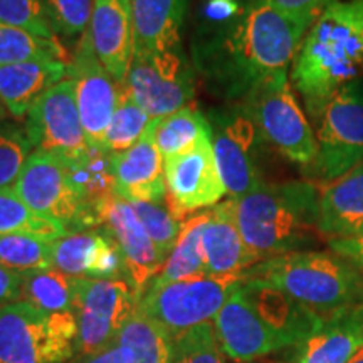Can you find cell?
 <instances>
[{
	"instance_id": "6da1fadb",
	"label": "cell",
	"mask_w": 363,
	"mask_h": 363,
	"mask_svg": "<svg viewBox=\"0 0 363 363\" xmlns=\"http://www.w3.org/2000/svg\"><path fill=\"white\" fill-rule=\"evenodd\" d=\"M315 21L247 0L229 29L195 48V66L225 96L246 98L262 81L288 72Z\"/></svg>"
},
{
	"instance_id": "b9f144b4",
	"label": "cell",
	"mask_w": 363,
	"mask_h": 363,
	"mask_svg": "<svg viewBox=\"0 0 363 363\" xmlns=\"http://www.w3.org/2000/svg\"><path fill=\"white\" fill-rule=\"evenodd\" d=\"M261 2L269 4L271 7L278 11L293 13V16H305L318 19L320 13L325 11L330 4L337 0H261Z\"/></svg>"
},
{
	"instance_id": "1f68e13d",
	"label": "cell",
	"mask_w": 363,
	"mask_h": 363,
	"mask_svg": "<svg viewBox=\"0 0 363 363\" xmlns=\"http://www.w3.org/2000/svg\"><path fill=\"white\" fill-rule=\"evenodd\" d=\"M150 123L152 118L135 103L126 84H121L115 113L104 133L101 148L110 153L125 152L142 138Z\"/></svg>"
},
{
	"instance_id": "8992f818",
	"label": "cell",
	"mask_w": 363,
	"mask_h": 363,
	"mask_svg": "<svg viewBox=\"0 0 363 363\" xmlns=\"http://www.w3.org/2000/svg\"><path fill=\"white\" fill-rule=\"evenodd\" d=\"M12 190L30 211L59 222L67 233H84L101 225L98 211L86 202L69 163L62 158L34 150Z\"/></svg>"
},
{
	"instance_id": "d6a6232c",
	"label": "cell",
	"mask_w": 363,
	"mask_h": 363,
	"mask_svg": "<svg viewBox=\"0 0 363 363\" xmlns=\"http://www.w3.org/2000/svg\"><path fill=\"white\" fill-rule=\"evenodd\" d=\"M72 177L83 192L86 202L98 207L115 195V177L111 170V153L103 148L91 147L83 160L69 163Z\"/></svg>"
},
{
	"instance_id": "4fadbf2b",
	"label": "cell",
	"mask_w": 363,
	"mask_h": 363,
	"mask_svg": "<svg viewBox=\"0 0 363 363\" xmlns=\"http://www.w3.org/2000/svg\"><path fill=\"white\" fill-rule=\"evenodd\" d=\"M212 148L227 195L239 199L262 187L259 143L264 142L246 111L214 116Z\"/></svg>"
},
{
	"instance_id": "74e56055",
	"label": "cell",
	"mask_w": 363,
	"mask_h": 363,
	"mask_svg": "<svg viewBox=\"0 0 363 363\" xmlns=\"http://www.w3.org/2000/svg\"><path fill=\"white\" fill-rule=\"evenodd\" d=\"M133 206L136 216L142 222L145 230L153 240L158 251L163 257H169L170 252L174 251L177 239L180 234V224L170 212L169 207L163 203L153 202H130Z\"/></svg>"
},
{
	"instance_id": "8fae6325",
	"label": "cell",
	"mask_w": 363,
	"mask_h": 363,
	"mask_svg": "<svg viewBox=\"0 0 363 363\" xmlns=\"http://www.w3.org/2000/svg\"><path fill=\"white\" fill-rule=\"evenodd\" d=\"M24 128L34 150L67 163L83 160L91 150L71 79L61 81L35 101L27 113Z\"/></svg>"
},
{
	"instance_id": "cb8c5ba5",
	"label": "cell",
	"mask_w": 363,
	"mask_h": 363,
	"mask_svg": "<svg viewBox=\"0 0 363 363\" xmlns=\"http://www.w3.org/2000/svg\"><path fill=\"white\" fill-rule=\"evenodd\" d=\"M66 61L43 59L0 67V99L9 115L22 120L35 101L54 86L65 81Z\"/></svg>"
},
{
	"instance_id": "8d00e7d4",
	"label": "cell",
	"mask_w": 363,
	"mask_h": 363,
	"mask_svg": "<svg viewBox=\"0 0 363 363\" xmlns=\"http://www.w3.org/2000/svg\"><path fill=\"white\" fill-rule=\"evenodd\" d=\"M33 152L26 128L9 121L0 123V190L13 187Z\"/></svg>"
},
{
	"instance_id": "e0dca14e",
	"label": "cell",
	"mask_w": 363,
	"mask_h": 363,
	"mask_svg": "<svg viewBox=\"0 0 363 363\" xmlns=\"http://www.w3.org/2000/svg\"><path fill=\"white\" fill-rule=\"evenodd\" d=\"M240 284L227 298L212 325L224 355L235 362H252L284 347L254 311Z\"/></svg>"
},
{
	"instance_id": "3957f363",
	"label": "cell",
	"mask_w": 363,
	"mask_h": 363,
	"mask_svg": "<svg viewBox=\"0 0 363 363\" xmlns=\"http://www.w3.org/2000/svg\"><path fill=\"white\" fill-rule=\"evenodd\" d=\"M234 206L240 234L261 261L315 251L328 240L320 229V190L310 182L264 184Z\"/></svg>"
},
{
	"instance_id": "bcb514c9",
	"label": "cell",
	"mask_w": 363,
	"mask_h": 363,
	"mask_svg": "<svg viewBox=\"0 0 363 363\" xmlns=\"http://www.w3.org/2000/svg\"><path fill=\"white\" fill-rule=\"evenodd\" d=\"M7 116H9L7 108L4 106L2 99H0V123H4V121H7Z\"/></svg>"
},
{
	"instance_id": "9a60e30c",
	"label": "cell",
	"mask_w": 363,
	"mask_h": 363,
	"mask_svg": "<svg viewBox=\"0 0 363 363\" xmlns=\"http://www.w3.org/2000/svg\"><path fill=\"white\" fill-rule=\"evenodd\" d=\"M67 76L74 83L76 103L88 145L101 148L104 133L115 113L120 86L99 62L88 33L79 40L74 57L67 66Z\"/></svg>"
},
{
	"instance_id": "7bdbcfd3",
	"label": "cell",
	"mask_w": 363,
	"mask_h": 363,
	"mask_svg": "<svg viewBox=\"0 0 363 363\" xmlns=\"http://www.w3.org/2000/svg\"><path fill=\"white\" fill-rule=\"evenodd\" d=\"M22 299V272L0 264V306Z\"/></svg>"
},
{
	"instance_id": "7c38bea8",
	"label": "cell",
	"mask_w": 363,
	"mask_h": 363,
	"mask_svg": "<svg viewBox=\"0 0 363 363\" xmlns=\"http://www.w3.org/2000/svg\"><path fill=\"white\" fill-rule=\"evenodd\" d=\"M125 84L152 120L182 110L194 98V74L180 49L152 56L135 54Z\"/></svg>"
},
{
	"instance_id": "7a4b0ae2",
	"label": "cell",
	"mask_w": 363,
	"mask_h": 363,
	"mask_svg": "<svg viewBox=\"0 0 363 363\" xmlns=\"http://www.w3.org/2000/svg\"><path fill=\"white\" fill-rule=\"evenodd\" d=\"M363 76V0H337L313 22L291 79L313 120L338 91Z\"/></svg>"
},
{
	"instance_id": "4dcf8cb0",
	"label": "cell",
	"mask_w": 363,
	"mask_h": 363,
	"mask_svg": "<svg viewBox=\"0 0 363 363\" xmlns=\"http://www.w3.org/2000/svg\"><path fill=\"white\" fill-rule=\"evenodd\" d=\"M43 59H62L66 51L57 39H44L0 21V67Z\"/></svg>"
},
{
	"instance_id": "2e32d148",
	"label": "cell",
	"mask_w": 363,
	"mask_h": 363,
	"mask_svg": "<svg viewBox=\"0 0 363 363\" xmlns=\"http://www.w3.org/2000/svg\"><path fill=\"white\" fill-rule=\"evenodd\" d=\"M98 216L120 247L126 281L142 298L150 281L155 278L167 259L150 239L133 206L120 195L115 194L103 202L98 207Z\"/></svg>"
},
{
	"instance_id": "d590c367",
	"label": "cell",
	"mask_w": 363,
	"mask_h": 363,
	"mask_svg": "<svg viewBox=\"0 0 363 363\" xmlns=\"http://www.w3.org/2000/svg\"><path fill=\"white\" fill-rule=\"evenodd\" d=\"M170 363H225L214 325H199L172 338Z\"/></svg>"
},
{
	"instance_id": "f6af8a7d",
	"label": "cell",
	"mask_w": 363,
	"mask_h": 363,
	"mask_svg": "<svg viewBox=\"0 0 363 363\" xmlns=\"http://www.w3.org/2000/svg\"><path fill=\"white\" fill-rule=\"evenodd\" d=\"M79 363H126V360L123 353L120 350V347H118L115 342L108 348H104V350L86 357L84 360H81Z\"/></svg>"
},
{
	"instance_id": "277c9868",
	"label": "cell",
	"mask_w": 363,
	"mask_h": 363,
	"mask_svg": "<svg viewBox=\"0 0 363 363\" xmlns=\"http://www.w3.org/2000/svg\"><path fill=\"white\" fill-rule=\"evenodd\" d=\"M242 279L274 286L323 316L363 299L362 274L335 252L303 251L269 257L244 272Z\"/></svg>"
},
{
	"instance_id": "52a82bcc",
	"label": "cell",
	"mask_w": 363,
	"mask_h": 363,
	"mask_svg": "<svg viewBox=\"0 0 363 363\" xmlns=\"http://www.w3.org/2000/svg\"><path fill=\"white\" fill-rule=\"evenodd\" d=\"M242 110L276 152L298 165H311L318 142L293 94L288 72L267 78L251 89Z\"/></svg>"
},
{
	"instance_id": "e575fe53",
	"label": "cell",
	"mask_w": 363,
	"mask_h": 363,
	"mask_svg": "<svg viewBox=\"0 0 363 363\" xmlns=\"http://www.w3.org/2000/svg\"><path fill=\"white\" fill-rule=\"evenodd\" d=\"M0 264L17 272L51 269V242L29 234L0 235Z\"/></svg>"
},
{
	"instance_id": "c3c4849f",
	"label": "cell",
	"mask_w": 363,
	"mask_h": 363,
	"mask_svg": "<svg viewBox=\"0 0 363 363\" xmlns=\"http://www.w3.org/2000/svg\"><path fill=\"white\" fill-rule=\"evenodd\" d=\"M360 165H363V158H362V162H360Z\"/></svg>"
},
{
	"instance_id": "5b68a950",
	"label": "cell",
	"mask_w": 363,
	"mask_h": 363,
	"mask_svg": "<svg viewBox=\"0 0 363 363\" xmlns=\"http://www.w3.org/2000/svg\"><path fill=\"white\" fill-rule=\"evenodd\" d=\"M76 340L72 311L48 313L26 299L0 306V363H66Z\"/></svg>"
},
{
	"instance_id": "f1b7e54d",
	"label": "cell",
	"mask_w": 363,
	"mask_h": 363,
	"mask_svg": "<svg viewBox=\"0 0 363 363\" xmlns=\"http://www.w3.org/2000/svg\"><path fill=\"white\" fill-rule=\"evenodd\" d=\"M22 299L48 313L74 311V278L56 267L22 272Z\"/></svg>"
},
{
	"instance_id": "d4e9b609",
	"label": "cell",
	"mask_w": 363,
	"mask_h": 363,
	"mask_svg": "<svg viewBox=\"0 0 363 363\" xmlns=\"http://www.w3.org/2000/svg\"><path fill=\"white\" fill-rule=\"evenodd\" d=\"M363 227V165L320 190V229L326 239L342 238Z\"/></svg>"
},
{
	"instance_id": "60d3db41",
	"label": "cell",
	"mask_w": 363,
	"mask_h": 363,
	"mask_svg": "<svg viewBox=\"0 0 363 363\" xmlns=\"http://www.w3.org/2000/svg\"><path fill=\"white\" fill-rule=\"evenodd\" d=\"M326 244L337 256L343 257L357 269H363V227L353 234L342 235V238H330Z\"/></svg>"
},
{
	"instance_id": "f546056e",
	"label": "cell",
	"mask_w": 363,
	"mask_h": 363,
	"mask_svg": "<svg viewBox=\"0 0 363 363\" xmlns=\"http://www.w3.org/2000/svg\"><path fill=\"white\" fill-rule=\"evenodd\" d=\"M4 234H29L52 242L69 233L59 222L30 211L13 194L12 189H2L0 190V235Z\"/></svg>"
},
{
	"instance_id": "ab89813d",
	"label": "cell",
	"mask_w": 363,
	"mask_h": 363,
	"mask_svg": "<svg viewBox=\"0 0 363 363\" xmlns=\"http://www.w3.org/2000/svg\"><path fill=\"white\" fill-rule=\"evenodd\" d=\"M0 21L44 39H57L45 17L43 0H0Z\"/></svg>"
},
{
	"instance_id": "7402d4cb",
	"label": "cell",
	"mask_w": 363,
	"mask_h": 363,
	"mask_svg": "<svg viewBox=\"0 0 363 363\" xmlns=\"http://www.w3.org/2000/svg\"><path fill=\"white\" fill-rule=\"evenodd\" d=\"M362 347L363 299L325 315L321 328L294 347V363H348Z\"/></svg>"
},
{
	"instance_id": "44dd1931",
	"label": "cell",
	"mask_w": 363,
	"mask_h": 363,
	"mask_svg": "<svg viewBox=\"0 0 363 363\" xmlns=\"http://www.w3.org/2000/svg\"><path fill=\"white\" fill-rule=\"evenodd\" d=\"M202 251L207 274L214 276H242L261 262L240 234L234 199L217 203L208 211L202 230Z\"/></svg>"
},
{
	"instance_id": "7dc6e473",
	"label": "cell",
	"mask_w": 363,
	"mask_h": 363,
	"mask_svg": "<svg viewBox=\"0 0 363 363\" xmlns=\"http://www.w3.org/2000/svg\"><path fill=\"white\" fill-rule=\"evenodd\" d=\"M348 363H363V347L353 355V358Z\"/></svg>"
},
{
	"instance_id": "9c48e42d",
	"label": "cell",
	"mask_w": 363,
	"mask_h": 363,
	"mask_svg": "<svg viewBox=\"0 0 363 363\" xmlns=\"http://www.w3.org/2000/svg\"><path fill=\"white\" fill-rule=\"evenodd\" d=\"M315 121L318 153L308 167L311 175L331 184L363 158V91L357 84L338 91Z\"/></svg>"
},
{
	"instance_id": "f35d334b",
	"label": "cell",
	"mask_w": 363,
	"mask_h": 363,
	"mask_svg": "<svg viewBox=\"0 0 363 363\" xmlns=\"http://www.w3.org/2000/svg\"><path fill=\"white\" fill-rule=\"evenodd\" d=\"M94 0H43V7L52 33L74 38L86 33Z\"/></svg>"
},
{
	"instance_id": "ac0fdd59",
	"label": "cell",
	"mask_w": 363,
	"mask_h": 363,
	"mask_svg": "<svg viewBox=\"0 0 363 363\" xmlns=\"http://www.w3.org/2000/svg\"><path fill=\"white\" fill-rule=\"evenodd\" d=\"M240 289L254 311L269 326L284 348L298 347L323 325V315L274 286L257 279H242Z\"/></svg>"
},
{
	"instance_id": "836d02e7",
	"label": "cell",
	"mask_w": 363,
	"mask_h": 363,
	"mask_svg": "<svg viewBox=\"0 0 363 363\" xmlns=\"http://www.w3.org/2000/svg\"><path fill=\"white\" fill-rule=\"evenodd\" d=\"M101 238L103 230H84L52 240L54 267L72 278H88Z\"/></svg>"
},
{
	"instance_id": "ee69618b",
	"label": "cell",
	"mask_w": 363,
	"mask_h": 363,
	"mask_svg": "<svg viewBox=\"0 0 363 363\" xmlns=\"http://www.w3.org/2000/svg\"><path fill=\"white\" fill-rule=\"evenodd\" d=\"M238 13L239 9L233 0H212L207 7V16L214 21H229Z\"/></svg>"
},
{
	"instance_id": "ffe728a7",
	"label": "cell",
	"mask_w": 363,
	"mask_h": 363,
	"mask_svg": "<svg viewBox=\"0 0 363 363\" xmlns=\"http://www.w3.org/2000/svg\"><path fill=\"white\" fill-rule=\"evenodd\" d=\"M111 170L115 177V192L125 201L165 202V160L153 142L150 125L133 147L111 153Z\"/></svg>"
},
{
	"instance_id": "ba28073f",
	"label": "cell",
	"mask_w": 363,
	"mask_h": 363,
	"mask_svg": "<svg viewBox=\"0 0 363 363\" xmlns=\"http://www.w3.org/2000/svg\"><path fill=\"white\" fill-rule=\"evenodd\" d=\"M240 283L242 276L202 274L169 284L147 286L138 308L157 321L170 338H175L195 326L214 321Z\"/></svg>"
},
{
	"instance_id": "d6986e66",
	"label": "cell",
	"mask_w": 363,
	"mask_h": 363,
	"mask_svg": "<svg viewBox=\"0 0 363 363\" xmlns=\"http://www.w3.org/2000/svg\"><path fill=\"white\" fill-rule=\"evenodd\" d=\"M88 35L104 69L125 84L135 48L131 0H94Z\"/></svg>"
},
{
	"instance_id": "4316f807",
	"label": "cell",
	"mask_w": 363,
	"mask_h": 363,
	"mask_svg": "<svg viewBox=\"0 0 363 363\" xmlns=\"http://www.w3.org/2000/svg\"><path fill=\"white\" fill-rule=\"evenodd\" d=\"M150 130L163 160L182 155L197 147L203 140L212 138L211 123L202 113L195 111L190 106L182 108L169 116L153 118Z\"/></svg>"
},
{
	"instance_id": "30bf717a",
	"label": "cell",
	"mask_w": 363,
	"mask_h": 363,
	"mask_svg": "<svg viewBox=\"0 0 363 363\" xmlns=\"http://www.w3.org/2000/svg\"><path fill=\"white\" fill-rule=\"evenodd\" d=\"M74 315L78 320L76 352L89 357L116 342L140 296L126 279L74 278Z\"/></svg>"
},
{
	"instance_id": "484cf974",
	"label": "cell",
	"mask_w": 363,
	"mask_h": 363,
	"mask_svg": "<svg viewBox=\"0 0 363 363\" xmlns=\"http://www.w3.org/2000/svg\"><path fill=\"white\" fill-rule=\"evenodd\" d=\"M208 217V211L199 212L180 224V234L165 264L148 286H160L175 283L194 276L207 274L206 259L202 251V230Z\"/></svg>"
},
{
	"instance_id": "5bb4252c",
	"label": "cell",
	"mask_w": 363,
	"mask_h": 363,
	"mask_svg": "<svg viewBox=\"0 0 363 363\" xmlns=\"http://www.w3.org/2000/svg\"><path fill=\"white\" fill-rule=\"evenodd\" d=\"M167 207L179 222L201 208L214 207L227 194L217 169L212 138L165 160Z\"/></svg>"
},
{
	"instance_id": "83f0119b",
	"label": "cell",
	"mask_w": 363,
	"mask_h": 363,
	"mask_svg": "<svg viewBox=\"0 0 363 363\" xmlns=\"http://www.w3.org/2000/svg\"><path fill=\"white\" fill-rule=\"evenodd\" d=\"M116 345L126 363H170V335L140 308L121 328Z\"/></svg>"
},
{
	"instance_id": "603a6c76",
	"label": "cell",
	"mask_w": 363,
	"mask_h": 363,
	"mask_svg": "<svg viewBox=\"0 0 363 363\" xmlns=\"http://www.w3.org/2000/svg\"><path fill=\"white\" fill-rule=\"evenodd\" d=\"M189 11V0H131L133 56L175 51Z\"/></svg>"
}]
</instances>
